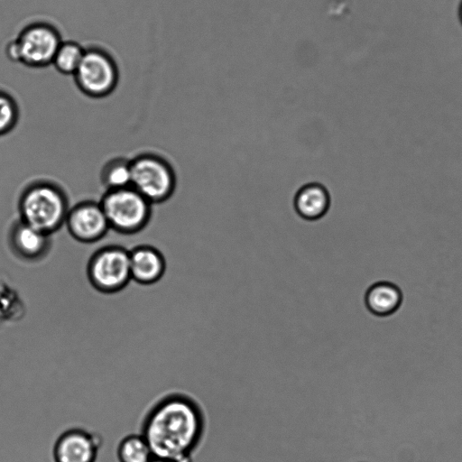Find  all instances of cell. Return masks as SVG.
<instances>
[{"label": "cell", "mask_w": 462, "mask_h": 462, "mask_svg": "<svg viewBox=\"0 0 462 462\" xmlns=\"http://www.w3.org/2000/svg\"><path fill=\"white\" fill-rule=\"evenodd\" d=\"M206 430V414L199 402L189 393L171 391L148 408L139 433L147 441L153 458L193 462Z\"/></svg>", "instance_id": "cell-1"}, {"label": "cell", "mask_w": 462, "mask_h": 462, "mask_svg": "<svg viewBox=\"0 0 462 462\" xmlns=\"http://www.w3.org/2000/svg\"><path fill=\"white\" fill-rule=\"evenodd\" d=\"M69 208L65 191L48 180L27 185L18 201L20 220L50 236L64 226Z\"/></svg>", "instance_id": "cell-2"}, {"label": "cell", "mask_w": 462, "mask_h": 462, "mask_svg": "<svg viewBox=\"0 0 462 462\" xmlns=\"http://www.w3.org/2000/svg\"><path fill=\"white\" fill-rule=\"evenodd\" d=\"M62 42L60 31L47 22L25 25L5 46L7 58L30 68L51 65L54 54Z\"/></svg>", "instance_id": "cell-3"}, {"label": "cell", "mask_w": 462, "mask_h": 462, "mask_svg": "<svg viewBox=\"0 0 462 462\" xmlns=\"http://www.w3.org/2000/svg\"><path fill=\"white\" fill-rule=\"evenodd\" d=\"M99 203L109 228L123 235L143 230L152 216V203L132 187L106 190Z\"/></svg>", "instance_id": "cell-4"}, {"label": "cell", "mask_w": 462, "mask_h": 462, "mask_svg": "<svg viewBox=\"0 0 462 462\" xmlns=\"http://www.w3.org/2000/svg\"><path fill=\"white\" fill-rule=\"evenodd\" d=\"M131 187L152 204L167 201L177 187V177L171 164L163 157L151 152L130 160Z\"/></svg>", "instance_id": "cell-5"}, {"label": "cell", "mask_w": 462, "mask_h": 462, "mask_svg": "<svg viewBox=\"0 0 462 462\" xmlns=\"http://www.w3.org/2000/svg\"><path fill=\"white\" fill-rule=\"evenodd\" d=\"M72 77L84 95L103 98L116 89L119 81V69L107 51L91 46L86 48L83 59Z\"/></svg>", "instance_id": "cell-6"}, {"label": "cell", "mask_w": 462, "mask_h": 462, "mask_svg": "<svg viewBox=\"0 0 462 462\" xmlns=\"http://www.w3.org/2000/svg\"><path fill=\"white\" fill-rule=\"evenodd\" d=\"M87 277L98 292L114 294L123 291L132 281L129 250L119 245L97 250L88 262Z\"/></svg>", "instance_id": "cell-7"}, {"label": "cell", "mask_w": 462, "mask_h": 462, "mask_svg": "<svg viewBox=\"0 0 462 462\" xmlns=\"http://www.w3.org/2000/svg\"><path fill=\"white\" fill-rule=\"evenodd\" d=\"M64 226L77 241L92 244L102 239L110 229L102 207L94 200H84L70 207Z\"/></svg>", "instance_id": "cell-8"}, {"label": "cell", "mask_w": 462, "mask_h": 462, "mask_svg": "<svg viewBox=\"0 0 462 462\" xmlns=\"http://www.w3.org/2000/svg\"><path fill=\"white\" fill-rule=\"evenodd\" d=\"M102 445L99 435L81 428L63 431L56 439L54 462H95Z\"/></svg>", "instance_id": "cell-9"}, {"label": "cell", "mask_w": 462, "mask_h": 462, "mask_svg": "<svg viewBox=\"0 0 462 462\" xmlns=\"http://www.w3.org/2000/svg\"><path fill=\"white\" fill-rule=\"evenodd\" d=\"M50 235L21 221H16L9 232V245L12 252L21 260L37 262L50 251Z\"/></svg>", "instance_id": "cell-10"}, {"label": "cell", "mask_w": 462, "mask_h": 462, "mask_svg": "<svg viewBox=\"0 0 462 462\" xmlns=\"http://www.w3.org/2000/svg\"><path fill=\"white\" fill-rule=\"evenodd\" d=\"M131 279L141 285L158 282L166 272L164 255L156 247L140 245L129 251Z\"/></svg>", "instance_id": "cell-11"}, {"label": "cell", "mask_w": 462, "mask_h": 462, "mask_svg": "<svg viewBox=\"0 0 462 462\" xmlns=\"http://www.w3.org/2000/svg\"><path fill=\"white\" fill-rule=\"evenodd\" d=\"M292 205L300 218L317 221L323 218L329 211L331 197L323 184L312 181L297 190Z\"/></svg>", "instance_id": "cell-12"}, {"label": "cell", "mask_w": 462, "mask_h": 462, "mask_svg": "<svg viewBox=\"0 0 462 462\" xmlns=\"http://www.w3.org/2000/svg\"><path fill=\"white\" fill-rule=\"evenodd\" d=\"M364 301L370 313L386 317L399 310L402 302V293L400 288L393 282H377L366 290Z\"/></svg>", "instance_id": "cell-13"}, {"label": "cell", "mask_w": 462, "mask_h": 462, "mask_svg": "<svg viewBox=\"0 0 462 462\" xmlns=\"http://www.w3.org/2000/svg\"><path fill=\"white\" fill-rule=\"evenodd\" d=\"M100 181L106 190L131 187L130 160L116 157L106 162L100 171Z\"/></svg>", "instance_id": "cell-14"}, {"label": "cell", "mask_w": 462, "mask_h": 462, "mask_svg": "<svg viewBox=\"0 0 462 462\" xmlns=\"http://www.w3.org/2000/svg\"><path fill=\"white\" fill-rule=\"evenodd\" d=\"M86 48L72 40L63 41L59 45L51 65L60 74L73 76L78 69Z\"/></svg>", "instance_id": "cell-15"}, {"label": "cell", "mask_w": 462, "mask_h": 462, "mask_svg": "<svg viewBox=\"0 0 462 462\" xmlns=\"http://www.w3.org/2000/svg\"><path fill=\"white\" fill-rule=\"evenodd\" d=\"M116 457L119 462H150L153 458L151 448L141 433L124 437L117 445Z\"/></svg>", "instance_id": "cell-16"}, {"label": "cell", "mask_w": 462, "mask_h": 462, "mask_svg": "<svg viewBox=\"0 0 462 462\" xmlns=\"http://www.w3.org/2000/svg\"><path fill=\"white\" fill-rule=\"evenodd\" d=\"M19 119V107L15 99L0 89V136L11 132Z\"/></svg>", "instance_id": "cell-17"}, {"label": "cell", "mask_w": 462, "mask_h": 462, "mask_svg": "<svg viewBox=\"0 0 462 462\" xmlns=\"http://www.w3.org/2000/svg\"><path fill=\"white\" fill-rule=\"evenodd\" d=\"M458 16H459L460 23L462 24V0L460 2L459 8H458Z\"/></svg>", "instance_id": "cell-18"}, {"label": "cell", "mask_w": 462, "mask_h": 462, "mask_svg": "<svg viewBox=\"0 0 462 462\" xmlns=\"http://www.w3.org/2000/svg\"><path fill=\"white\" fill-rule=\"evenodd\" d=\"M150 462H167V461L158 459V458H152Z\"/></svg>", "instance_id": "cell-19"}]
</instances>
